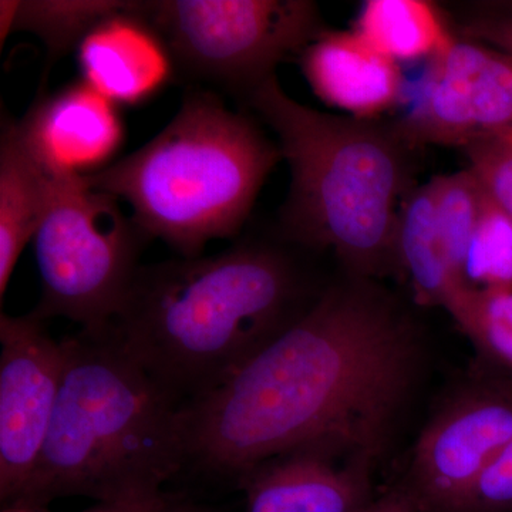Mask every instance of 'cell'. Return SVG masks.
Instances as JSON below:
<instances>
[{"label": "cell", "mask_w": 512, "mask_h": 512, "mask_svg": "<svg viewBox=\"0 0 512 512\" xmlns=\"http://www.w3.org/2000/svg\"><path fill=\"white\" fill-rule=\"evenodd\" d=\"M423 363L416 320L373 279L328 286L301 318L184 406L188 464L244 477L293 451L379 463Z\"/></svg>", "instance_id": "6da1fadb"}, {"label": "cell", "mask_w": 512, "mask_h": 512, "mask_svg": "<svg viewBox=\"0 0 512 512\" xmlns=\"http://www.w3.org/2000/svg\"><path fill=\"white\" fill-rule=\"evenodd\" d=\"M319 295L288 249L242 238L215 255L141 265L109 329L187 404L234 375Z\"/></svg>", "instance_id": "7a4b0ae2"}, {"label": "cell", "mask_w": 512, "mask_h": 512, "mask_svg": "<svg viewBox=\"0 0 512 512\" xmlns=\"http://www.w3.org/2000/svg\"><path fill=\"white\" fill-rule=\"evenodd\" d=\"M66 367L49 434L23 490L2 512H49L57 500H163L188 466L184 406L109 328L63 339Z\"/></svg>", "instance_id": "3957f363"}, {"label": "cell", "mask_w": 512, "mask_h": 512, "mask_svg": "<svg viewBox=\"0 0 512 512\" xmlns=\"http://www.w3.org/2000/svg\"><path fill=\"white\" fill-rule=\"evenodd\" d=\"M244 106L274 131L291 171L279 237L332 251L355 278L376 281L397 272V217L414 188L420 150L397 120L311 109L289 97L276 76Z\"/></svg>", "instance_id": "277c9868"}, {"label": "cell", "mask_w": 512, "mask_h": 512, "mask_svg": "<svg viewBox=\"0 0 512 512\" xmlns=\"http://www.w3.org/2000/svg\"><path fill=\"white\" fill-rule=\"evenodd\" d=\"M281 160L278 144L249 114L191 87L153 140L84 180L127 204L150 241L195 258L208 242L238 237Z\"/></svg>", "instance_id": "5b68a950"}, {"label": "cell", "mask_w": 512, "mask_h": 512, "mask_svg": "<svg viewBox=\"0 0 512 512\" xmlns=\"http://www.w3.org/2000/svg\"><path fill=\"white\" fill-rule=\"evenodd\" d=\"M138 12L167 47L175 80L242 106L326 29L309 0H148Z\"/></svg>", "instance_id": "8992f818"}, {"label": "cell", "mask_w": 512, "mask_h": 512, "mask_svg": "<svg viewBox=\"0 0 512 512\" xmlns=\"http://www.w3.org/2000/svg\"><path fill=\"white\" fill-rule=\"evenodd\" d=\"M33 242L42 289L33 315L101 332L120 312L150 238L116 197L63 175Z\"/></svg>", "instance_id": "52a82bcc"}, {"label": "cell", "mask_w": 512, "mask_h": 512, "mask_svg": "<svg viewBox=\"0 0 512 512\" xmlns=\"http://www.w3.org/2000/svg\"><path fill=\"white\" fill-rule=\"evenodd\" d=\"M512 441V383L477 372L427 421L406 476L419 512H450Z\"/></svg>", "instance_id": "ba28073f"}, {"label": "cell", "mask_w": 512, "mask_h": 512, "mask_svg": "<svg viewBox=\"0 0 512 512\" xmlns=\"http://www.w3.org/2000/svg\"><path fill=\"white\" fill-rule=\"evenodd\" d=\"M0 505L23 490L45 446L66 367L64 340L28 315L0 316Z\"/></svg>", "instance_id": "9c48e42d"}, {"label": "cell", "mask_w": 512, "mask_h": 512, "mask_svg": "<svg viewBox=\"0 0 512 512\" xmlns=\"http://www.w3.org/2000/svg\"><path fill=\"white\" fill-rule=\"evenodd\" d=\"M397 123L420 148H464L480 138L512 133L511 57L457 36L430 60L414 106Z\"/></svg>", "instance_id": "30bf717a"}, {"label": "cell", "mask_w": 512, "mask_h": 512, "mask_svg": "<svg viewBox=\"0 0 512 512\" xmlns=\"http://www.w3.org/2000/svg\"><path fill=\"white\" fill-rule=\"evenodd\" d=\"M119 107L80 79L50 94L40 92L19 127L50 173L84 177L109 167L123 146Z\"/></svg>", "instance_id": "8fae6325"}, {"label": "cell", "mask_w": 512, "mask_h": 512, "mask_svg": "<svg viewBox=\"0 0 512 512\" xmlns=\"http://www.w3.org/2000/svg\"><path fill=\"white\" fill-rule=\"evenodd\" d=\"M376 464L306 448L266 461L238 484L247 494V512H362L375 498Z\"/></svg>", "instance_id": "7c38bea8"}, {"label": "cell", "mask_w": 512, "mask_h": 512, "mask_svg": "<svg viewBox=\"0 0 512 512\" xmlns=\"http://www.w3.org/2000/svg\"><path fill=\"white\" fill-rule=\"evenodd\" d=\"M76 56L80 79L117 106H138L175 82L170 53L138 2L99 23Z\"/></svg>", "instance_id": "4fadbf2b"}, {"label": "cell", "mask_w": 512, "mask_h": 512, "mask_svg": "<svg viewBox=\"0 0 512 512\" xmlns=\"http://www.w3.org/2000/svg\"><path fill=\"white\" fill-rule=\"evenodd\" d=\"M296 60L312 92L355 119H382L403 99L400 64L367 45L353 29L323 30Z\"/></svg>", "instance_id": "5bb4252c"}, {"label": "cell", "mask_w": 512, "mask_h": 512, "mask_svg": "<svg viewBox=\"0 0 512 512\" xmlns=\"http://www.w3.org/2000/svg\"><path fill=\"white\" fill-rule=\"evenodd\" d=\"M50 173L23 136L19 121L3 117L0 133V296L8 291L23 249L35 239L55 195Z\"/></svg>", "instance_id": "9a60e30c"}, {"label": "cell", "mask_w": 512, "mask_h": 512, "mask_svg": "<svg viewBox=\"0 0 512 512\" xmlns=\"http://www.w3.org/2000/svg\"><path fill=\"white\" fill-rule=\"evenodd\" d=\"M397 272L412 285L419 305L443 308L453 315L468 292L460 285L441 242L430 183L404 197L397 217Z\"/></svg>", "instance_id": "2e32d148"}, {"label": "cell", "mask_w": 512, "mask_h": 512, "mask_svg": "<svg viewBox=\"0 0 512 512\" xmlns=\"http://www.w3.org/2000/svg\"><path fill=\"white\" fill-rule=\"evenodd\" d=\"M353 30L397 64L430 62L458 36L450 16L427 0H367Z\"/></svg>", "instance_id": "e0dca14e"}, {"label": "cell", "mask_w": 512, "mask_h": 512, "mask_svg": "<svg viewBox=\"0 0 512 512\" xmlns=\"http://www.w3.org/2000/svg\"><path fill=\"white\" fill-rule=\"evenodd\" d=\"M126 6L119 0H2L0 42L15 32L32 33L45 46L50 67Z\"/></svg>", "instance_id": "ac0fdd59"}, {"label": "cell", "mask_w": 512, "mask_h": 512, "mask_svg": "<svg viewBox=\"0 0 512 512\" xmlns=\"http://www.w3.org/2000/svg\"><path fill=\"white\" fill-rule=\"evenodd\" d=\"M451 318L476 349L478 372L512 383V291H470Z\"/></svg>", "instance_id": "d6986e66"}, {"label": "cell", "mask_w": 512, "mask_h": 512, "mask_svg": "<svg viewBox=\"0 0 512 512\" xmlns=\"http://www.w3.org/2000/svg\"><path fill=\"white\" fill-rule=\"evenodd\" d=\"M441 242L454 275L466 289L463 266L483 208L484 188L470 170L439 175L430 181ZM467 291V289H466Z\"/></svg>", "instance_id": "ffe728a7"}, {"label": "cell", "mask_w": 512, "mask_h": 512, "mask_svg": "<svg viewBox=\"0 0 512 512\" xmlns=\"http://www.w3.org/2000/svg\"><path fill=\"white\" fill-rule=\"evenodd\" d=\"M463 281L467 291H512V221L485 191Z\"/></svg>", "instance_id": "44dd1931"}, {"label": "cell", "mask_w": 512, "mask_h": 512, "mask_svg": "<svg viewBox=\"0 0 512 512\" xmlns=\"http://www.w3.org/2000/svg\"><path fill=\"white\" fill-rule=\"evenodd\" d=\"M463 150L468 170L512 221V133L480 138Z\"/></svg>", "instance_id": "7402d4cb"}, {"label": "cell", "mask_w": 512, "mask_h": 512, "mask_svg": "<svg viewBox=\"0 0 512 512\" xmlns=\"http://www.w3.org/2000/svg\"><path fill=\"white\" fill-rule=\"evenodd\" d=\"M451 22L458 36L494 47L512 59V0L458 6Z\"/></svg>", "instance_id": "603a6c76"}, {"label": "cell", "mask_w": 512, "mask_h": 512, "mask_svg": "<svg viewBox=\"0 0 512 512\" xmlns=\"http://www.w3.org/2000/svg\"><path fill=\"white\" fill-rule=\"evenodd\" d=\"M450 512H512V441L481 471Z\"/></svg>", "instance_id": "cb8c5ba5"}, {"label": "cell", "mask_w": 512, "mask_h": 512, "mask_svg": "<svg viewBox=\"0 0 512 512\" xmlns=\"http://www.w3.org/2000/svg\"><path fill=\"white\" fill-rule=\"evenodd\" d=\"M362 512H419V508L412 493L399 481L373 498Z\"/></svg>", "instance_id": "d4e9b609"}, {"label": "cell", "mask_w": 512, "mask_h": 512, "mask_svg": "<svg viewBox=\"0 0 512 512\" xmlns=\"http://www.w3.org/2000/svg\"><path fill=\"white\" fill-rule=\"evenodd\" d=\"M52 512V511H49ZM83 512H205L201 508L165 497L163 500L140 504H96Z\"/></svg>", "instance_id": "484cf974"}]
</instances>
